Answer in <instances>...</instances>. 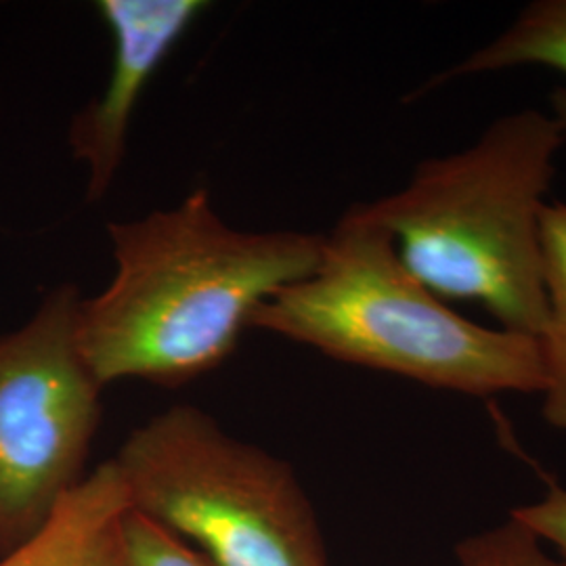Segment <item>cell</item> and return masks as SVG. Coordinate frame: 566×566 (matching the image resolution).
I'll list each match as a JSON object with an SVG mask.
<instances>
[{
	"label": "cell",
	"mask_w": 566,
	"mask_h": 566,
	"mask_svg": "<svg viewBox=\"0 0 566 566\" xmlns=\"http://www.w3.org/2000/svg\"><path fill=\"white\" fill-rule=\"evenodd\" d=\"M114 277L78 306L82 357L105 386L181 385L219 367L264 303L304 280L324 235L245 231L206 189L139 219L107 224Z\"/></svg>",
	"instance_id": "obj_1"
},
{
	"label": "cell",
	"mask_w": 566,
	"mask_h": 566,
	"mask_svg": "<svg viewBox=\"0 0 566 566\" xmlns=\"http://www.w3.org/2000/svg\"><path fill=\"white\" fill-rule=\"evenodd\" d=\"M565 137L549 112H510L462 151L418 164L399 191L361 208L432 294L481 304L500 327L539 338L542 217Z\"/></svg>",
	"instance_id": "obj_2"
},
{
	"label": "cell",
	"mask_w": 566,
	"mask_h": 566,
	"mask_svg": "<svg viewBox=\"0 0 566 566\" xmlns=\"http://www.w3.org/2000/svg\"><path fill=\"white\" fill-rule=\"evenodd\" d=\"M252 327L343 364L472 397L542 395L546 386L537 338L455 313L407 271L361 203L324 235L317 266L264 303Z\"/></svg>",
	"instance_id": "obj_3"
},
{
	"label": "cell",
	"mask_w": 566,
	"mask_h": 566,
	"mask_svg": "<svg viewBox=\"0 0 566 566\" xmlns=\"http://www.w3.org/2000/svg\"><path fill=\"white\" fill-rule=\"evenodd\" d=\"M114 462L130 506L214 566H327L294 470L193 405L133 430Z\"/></svg>",
	"instance_id": "obj_4"
},
{
	"label": "cell",
	"mask_w": 566,
	"mask_h": 566,
	"mask_svg": "<svg viewBox=\"0 0 566 566\" xmlns=\"http://www.w3.org/2000/svg\"><path fill=\"white\" fill-rule=\"evenodd\" d=\"M81 301L76 285H57L0 336V556L84 479L103 386L78 346Z\"/></svg>",
	"instance_id": "obj_5"
},
{
	"label": "cell",
	"mask_w": 566,
	"mask_h": 566,
	"mask_svg": "<svg viewBox=\"0 0 566 566\" xmlns=\"http://www.w3.org/2000/svg\"><path fill=\"white\" fill-rule=\"evenodd\" d=\"M203 0H102L112 65L102 93L70 122L67 145L86 172V200L99 202L120 172L133 118L164 61L208 11Z\"/></svg>",
	"instance_id": "obj_6"
},
{
	"label": "cell",
	"mask_w": 566,
	"mask_h": 566,
	"mask_svg": "<svg viewBox=\"0 0 566 566\" xmlns=\"http://www.w3.org/2000/svg\"><path fill=\"white\" fill-rule=\"evenodd\" d=\"M130 507L114 460L84 474L49 518L0 566H120L122 521Z\"/></svg>",
	"instance_id": "obj_7"
},
{
	"label": "cell",
	"mask_w": 566,
	"mask_h": 566,
	"mask_svg": "<svg viewBox=\"0 0 566 566\" xmlns=\"http://www.w3.org/2000/svg\"><path fill=\"white\" fill-rule=\"evenodd\" d=\"M525 65H542L566 76V0L531 2L497 39L434 76L426 88Z\"/></svg>",
	"instance_id": "obj_8"
},
{
	"label": "cell",
	"mask_w": 566,
	"mask_h": 566,
	"mask_svg": "<svg viewBox=\"0 0 566 566\" xmlns=\"http://www.w3.org/2000/svg\"><path fill=\"white\" fill-rule=\"evenodd\" d=\"M542 263L546 324L537 338L542 346L546 386L544 418L566 430V203H547L542 217Z\"/></svg>",
	"instance_id": "obj_9"
},
{
	"label": "cell",
	"mask_w": 566,
	"mask_h": 566,
	"mask_svg": "<svg viewBox=\"0 0 566 566\" xmlns=\"http://www.w3.org/2000/svg\"><path fill=\"white\" fill-rule=\"evenodd\" d=\"M120 566H214L139 510L128 507L120 528Z\"/></svg>",
	"instance_id": "obj_10"
},
{
	"label": "cell",
	"mask_w": 566,
	"mask_h": 566,
	"mask_svg": "<svg viewBox=\"0 0 566 566\" xmlns=\"http://www.w3.org/2000/svg\"><path fill=\"white\" fill-rule=\"evenodd\" d=\"M460 566H566L542 549V539L516 518L458 546Z\"/></svg>",
	"instance_id": "obj_11"
},
{
	"label": "cell",
	"mask_w": 566,
	"mask_h": 566,
	"mask_svg": "<svg viewBox=\"0 0 566 566\" xmlns=\"http://www.w3.org/2000/svg\"><path fill=\"white\" fill-rule=\"evenodd\" d=\"M512 518L531 528L539 539L558 547L566 563V489L549 486L544 500L518 507Z\"/></svg>",
	"instance_id": "obj_12"
},
{
	"label": "cell",
	"mask_w": 566,
	"mask_h": 566,
	"mask_svg": "<svg viewBox=\"0 0 566 566\" xmlns=\"http://www.w3.org/2000/svg\"><path fill=\"white\" fill-rule=\"evenodd\" d=\"M549 105H552V116L556 120L560 122V126L565 128L566 133V86L556 88L552 95H549Z\"/></svg>",
	"instance_id": "obj_13"
}]
</instances>
